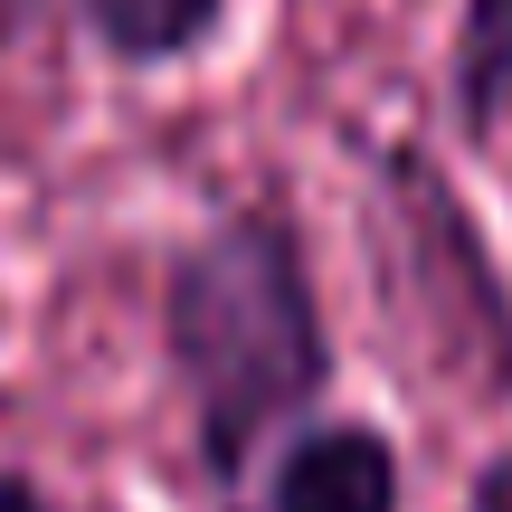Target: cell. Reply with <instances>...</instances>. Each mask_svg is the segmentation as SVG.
<instances>
[{
    "instance_id": "cell-1",
    "label": "cell",
    "mask_w": 512,
    "mask_h": 512,
    "mask_svg": "<svg viewBox=\"0 0 512 512\" xmlns=\"http://www.w3.org/2000/svg\"><path fill=\"white\" fill-rule=\"evenodd\" d=\"M162 342L190 389V418H200V456L238 475L332 370L304 256L275 209H228L171 256Z\"/></svg>"
},
{
    "instance_id": "cell-2",
    "label": "cell",
    "mask_w": 512,
    "mask_h": 512,
    "mask_svg": "<svg viewBox=\"0 0 512 512\" xmlns=\"http://www.w3.org/2000/svg\"><path fill=\"white\" fill-rule=\"evenodd\" d=\"M275 512H399V465L370 427H313L275 465Z\"/></svg>"
},
{
    "instance_id": "cell-3",
    "label": "cell",
    "mask_w": 512,
    "mask_h": 512,
    "mask_svg": "<svg viewBox=\"0 0 512 512\" xmlns=\"http://www.w3.org/2000/svg\"><path fill=\"white\" fill-rule=\"evenodd\" d=\"M76 10L105 38V57H124V67H171V57L219 38L228 0H76Z\"/></svg>"
},
{
    "instance_id": "cell-4",
    "label": "cell",
    "mask_w": 512,
    "mask_h": 512,
    "mask_svg": "<svg viewBox=\"0 0 512 512\" xmlns=\"http://www.w3.org/2000/svg\"><path fill=\"white\" fill-rule=\"evenodd\" d=\"M456 95H465V124H494L512 105V0H475V10H465Z\"/></svg>"
},
{
    "instance_id": "cell-5",
    "label": "cell",
    "mask_w": 512,
    "mask_h": 512,
    "mask_svg": "<svg viewBox=\"0 0 512 512\" xmlns=\"http://www.w3.org/2000/svg\"><path fill=\"white\" fill-rule=\"evenodd\" d=\"M0 512H57L48 494H38L29 475H10V465H0Z\"/></svg>"
},
{
    "instance_id": "cell-6",
    "label": "cell",
    "mask_w": 512,
    "mask_h": 512,
    "mask_svg": "<svg viewBox=\"0 0 512 512\" xmlns=\"http://www.w3.org/2000/svg\"><path fill=\"white\" fill-rule=\"evenodd\" d=\"M475 512H512V456H503V465H494V475H484V484H475Z\"/></svg>"
}]
</instances>
